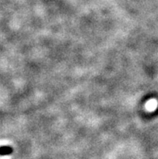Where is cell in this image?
<instances>
[{
    "mask_svg": "<svg viewBox=\"0 0 158 159\" xmlns=\"http://www.w3.org/2000/svg\"><path fill=\"white\" fill-rule=\"evenodd\" d=\"M12 153V149L10 146H1L0 147V155H9Z\"/></svg>",
    "mask_w": 158,
    "mask_h": 159,
    "instance_id": "6da1fadb",
    "label": "cell"
}]
</instances>
